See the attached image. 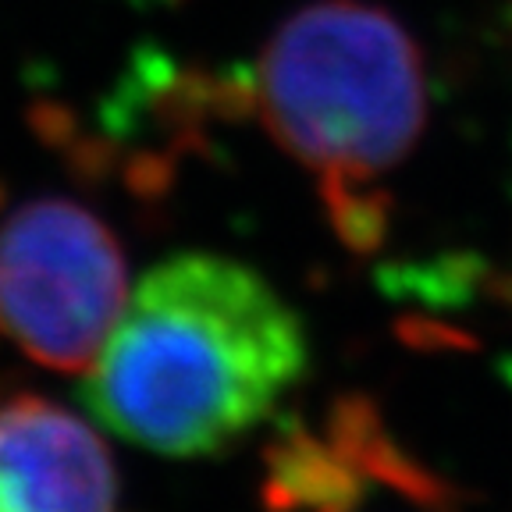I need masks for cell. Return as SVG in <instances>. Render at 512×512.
<instances>
[{
	"instance_id": "cell-1",
	"label": "cell",
	"mask_w": 512,
	"mask_h": 512,
	"mask_svg": "<svg viewBox=\"0 0 512 512\" xmlns=\"http://www.w3.org/2000/svg\"><path fill=\"white\" fill-rule=\"evenodd\" d=\"M306 360L303 324L253 267L178 253L128 292L82 402L146 452L214 456L271 416Z\"/></svg>"
},
{
	"instance_id": "cell-2",
	"label": "cell",
	"mask_w": 512,
	"mask_h": 512,
	"mask_svg": "<svg viewBox=\"0 0 512 512\" xmlns=\"http://www.w3.org/2000/svg\"><path fill=\"white\" fill-rule=\"evenodd\" d=\"M256 104L271 136L317 175L342 239L374 246L384 232L381 178L413 153L427 121L413 36L363 0L306 4L267 40Z\"/></svg>"
},
{
	"instance_id": "cell-3",
	"label": "cell",
	"mask_w": 512,
	"mask_h": 512,
	"mask_svg": "<svg viewBox=\"0 0 512 512\" xmlns=\"http://www.w3.org/2000/svg\"><path fill=\"white\" fill-rule=\"evenodd\" d=\"M128 303L118 239L72 200H32L0 228V335L50 370H89Z\"/></svg>"
},
{
	"instance_id": "cell-4",
	"label": "cell",
	"mask_w": 512,
	"mask_h": 512,
	"mask_svg": "<svg viewBox=\"0 0 512 512\" xmlns=\"http://www.w3.org/2000/svg\"><path fill=\"white\" fill-rule=\"evenodd\" d=\"M0 512H118L107 445L40 395H0Z\"/></svg>"
}]
</instances>
